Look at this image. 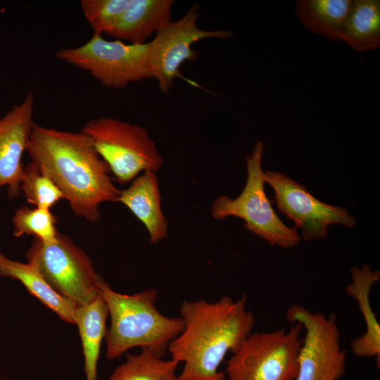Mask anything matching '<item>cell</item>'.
<instances>
[{
  "mask_svg": "<svg viewBox=\"0 0 380 380\" xmlns=\"http://www.w3.org/2000/svg\"><path fill=\"white\" fill-rule=\"evenodd\" d=\"M26 151L31 162L60 189L78 217L96 222L102 203L118 201L120 190L114 184L107 164L82 131L34 123Z\"/></svg>",
  "mask_w": 380,
  "mask_h": 380,
  "instance_id": "6da1fadb",
  "label": "cell"
},
{
  "mask_svg": "<svg viewBox=\"0 0 380 380\" xmlns=\"http://www.w3.org/2000/svg\"><path fill=\"white\" fill-rule=\"evenodd\" d=\"M243 294L234 300H184L179 312L182 331L169 344L171 359L183 363V380H224L219 370L226 355L234 353L254 327L255 319Z\"/></svg>",
  "mask_w": 380,
  "mask_h": 380,
  "instance_id": "7a4b0ae2",
  "label": "cell"
},
{
  "mask_svg": "<svg viewBox=\"0 0 380 380\" xmlns=\"http://www.w3.org/2000/svg\"><path fill=\"white\" fill-rule=\"evenodd\" d=\"M99 292L110 319L104 338L108 360L118 358L135 347L147 349L163 357L170 343L184 329L181 317H169L158 310L156 289L122 294L113 291L102 279Z\"/></svg>",
  "mask_w": 380,
  "mask_h": 380,
  "instance_id": "3957f363",
  "label": "cell"
},
{
  "mask_svg": "<svg viewBox=\"0 0 380 380\" xmlns=\"http://www.w3.org/2000/svg\"><path fill=\"white\" fill-rule=\"evenodd\" d=\"M81 131L120 184H126L141 172H157L163 160L155 142L143 127L111 117L88 121Z\"/></svg>",
  "mask_w": 380,
  "mask_h": 380,
  "instance_id": "277c9868",
  "label": "cell"
},
{
  "mask_svg": "<svg viewBox=\"0 0 380 380\" xmlns=\"http://www.w3.org/2000/svg\"><path fill=\"white\" fill-rule=\"evenodd\" d=\"M57 59L87 72L105 87L120 89L152 78L151 45L107 40L94 34L81 46L63 48Z\"/></svg>",
  "mask_w": 380,
  "mask_h": 380,
  "instance_id": "5b68a950",
  "label": "cell"
},
{
  "mask_svg": "<svg viewBox=\"0 0 380 380\" xmlns=\"http://www.w3.org/2000/svg\"><path fill=\"white\" fill-rule=\"evenodd\" d=\"M263 148V142L257 140L251 153L246 156L247 179L239 196L235 199L220 196L213 203L211 213L216 220L241 218L248 231L270 245L291 248L300 242V236L280 220L266 196L261 165Z\"/></svg>",
  "mask_w": 380,
  "mask_h": 380,
  "instance_id": "8992f818",
  "label": "cell"
},
{
  "mask_svg": "<svg viewBox=\"0 0 380 380\" xmlns=\"http://www.w3.org/2000/svg\"><path fill=\"white\" fill-rule=\"evenodd\" d=\"M251 333L232 353L224 372L227 380H294L303 326Z\"/></svg>",
  "mask_w": 380,
  "mask_h": 380,
  "instance_id": "52a82bcc",
  "label": "cell"
},
{
  "mask_svg": "<svg viewBox=\"0 0 380 380\" xmlns=\"http://www.w3.org/2000/svg\"><path fill=\"white\" fill-rule=\"evenodd\" d=\"M25 256L61 296L77 305H85L99 294L101 276L84 251L67 235L44 243L34 239Z\"/></svg>",
  "mask_w": 380,
  "mask_h": 380,
  "instance_id": "ba28073f",
  "label": "cell"
},
{
  "mask_svg": "<svg viewBox=\"0 0 380 380\" xmlns=\"http://www.w3.org/2000/svg\"><path fill=\"white\" fill-rule=\"evenodd\" d=\"M286 316L305 331L294 380H339L346 372V350L341 347L336 315L312 312L296 304L286 310Z\"/></svg>",
  "mask_w": 380,
  "mask_h": 380,
  "instance_id": "9c48e42d",
  "label": "cell"
},
{
  "mask_svg": "<svg viewBox=\"0 0 380 380\" xmlns=\"http://www.w3.org/2000/svg\"><path fill=\"white\" fill-rule=\"evenodd\" d=\"M264 179L274 190L278 210L294 222L293 228L301 230L305 240L325 237L329 226L333 224L355 227L356 218L350 215L346 208L322 202L288 175L267 170Z\"/></svg>",
  "mask_w": 380,
  "mask_h": 380,
  "instance_id": "30bf717a",
  "label": "cell"
},
{
  "mask_svg": "<svg viewBox=\"0 0 380 380\" xmlns=\"http://www.w3.org/2000/svg\"><path fill=\"white\" fill-rule=\"evenodd\" d=\"M196 6L191 7L180 19L171 21L160 30L150 42L151 45L152 78L157 80L160 90L167 93L176 78L182 77V65L196 58L192 49L194 43L208 38L227 39L228 30H203L198 26Z\"/></svg>",
  "mask_w": 380,
  "mask_h": 380,
  "instance_id": "8fae6325",
  "label": "cell"
},
{
  "mask_svg": "<svg viewBox=\"0 0 380 380\" xmlns=\"http://www.w3.org/2000/svg\"><path fill=\"white\" fill-rule=\"evenodd\" d=\"M34 94L30 91L20 103L0 115V189L6 186L11 198L20 193L24 170L22 157L34 124Z\"/></svg>",
  "mask_w": 380,
  "mask_h": 380,
  "instance_id": "7c38bea8",
  "label": "cell"
},
{
  "mask_svg": "<svg viewBox=\"0 0 380 380\" xmlns=\"http://www.w3.org/2000/svg\"><path fill=\"white\" fill-rule=\"evenodd\" d=\"M118 201L125 205L144 225L151 243L167 236L168 222L161 210L159 182L154 171H146L120 190Z\"/></svg>",
  "mask_w": 380,
  "mask_h": 380,
  "instance_id": "4fadbf2b",
  "label": "cell"
},
{
  "mask_svg": "<svg viewBox=\"0 0 380 380\" xmlns=\"http://www.w3.org/2000/svg\"><path fill=\"white\" fill-rule=\"evenodd\" d=\"M350 275L352 281L347 285L346 292L356 300L366 327L362 335L351 341L350 349L356 357H375L379 366L380 324L371 305L370 293L380 279V272L379 270H372L369 265L363 264L361 267H352Z\"/></svg>",
  "mask_w": 380,
  "mask_h": 380,
  "instance_id": "5bb4252c",
  "label": "cell"
},
{
  "mask_svg": "<svg viewBox=\"0 0 380 380\" xmlns=\"http://www.w3.org/2000/svg\"><path fill=\"white\" fill-rule=\"evenodd\" d=\"M173 4L172 0H132L108 35L129 44L146 43L171 22Z\"/></svg>",
  "mask_w": 380,
  "mask_h": 380,
  "instance_id": "9a60e30c",
  "label": "cell"
},
{
  "mask_svg": "<svg viewBox=\"0 0 380 380\" xmlns=\"http://www.w3.org/2000/svg\"><path fill=\"white\" fill-rule=\"evenodd\" d=\"M0 277L20 281L30 294L63 321L75 324L77 304L56 292L32 263L12 260L0 252Z\"/></svg>",
  "mask_w": 380,
  "mask_h": 380,
  "instance_id": "2e32d148",
  "label": "cell"
},
{
  "mask_svg": "<svg viewBox=\"0 0 380 380\" xmlns=\"http://www.w3.org/2000/svg\"><path fill=\"white\" fill-rule=\"evenodd\" d=\"M108 317V308L100 292L89 303L77 305L75 308L74 324L82 342L86 380H97V366L106 334Z\"/></svg>",
  "mask_w": 380,
  "mask_h": 380,
  "instance_id": "e0dca14e",
  "label": "cell"
},
{
  "mask_svg": "<svg viewBox=\"0 0 380 380\" xmlns=\"http://www.w3.org/2000/svg\"><path fill=\"white\" fill-rule=\"evenodd\" d=\"M353 0H298L295 13L302 25L329 40H342Z\"/></svg>",
  "mask_w": 380,
  "mask_h": 380,
  "instance_id": "ac0fdd59",
  "label": "cell"
},
{
  "mask_svg": "<svg viewBox=\"0 0 380 380\" xmlns=\"http://www.w3.org/2000/svg\"><path fill=\"white\" fill-rule=\"evenodd\" d=\"M342 40L358 52L380 46V1L353 0Z\"/></svg>",
  "mask_w": 380,
  "mask_h": 380,
  "instance_id": "d6986e66",
  "label": "cell"
},
{
  "mask_svg": "<svg viewBox=\"0 0 380 380\" xmlns=\"http://www.w3.org/2000/svg\"><path fill=\"white\" fill-rule=\"evenodd\" d=\"M178 364L141 349L138 354H125V361L115 368L107 380H183L177 373Z\"/></svg>",
  "mask_w": 380,
  "mask_h": 380,
  "instance_id": "ffe728a7",
  "label": "cell"
},
{
  "mask_svg": "<svg viewBox=\"0 0 380 380\" xmlns=\"http://www.w3.org/2000/svg\"><path fill=\"white\" fill-rule=\"evenodd\" d=\"M57 222L58 219L51 209L22 206L15 210L12 218L13 235L33 236L42 243H54L60 234Z\"/></svg>",
  "mask_w": 380,
  "mask_h": 380,
  "instance_id": "44dd1931",
  "label": "cell"
},
{
  "mask_svg": "<svg viewBox=\"0 0 380 380\" xmlns=\"http://www.w3.org/2000/svg\"><path fill=\"white\" fill-rule=\"evenodd\" d=\"M20 189L27 202L37 208L51 209L65 199L57 185L31 161L24 166Z\"/></svg>",
  "mask_w": 380,
  "mask_h": 380,
  "instance_id": "7402d4cb",
  "label": "cell"
},
{
  "mask_svg": "<svg viewBox=\"0 0 380 380\" xmlns=\"http://www.w3.org/2000/svg\"><path fill=\"white\" fill-rule=\"evenodd\" d=\"M131 2L132 0H82L80 7L93 34L108 35Z\"/></svg>",
  "mask_w": 380,
  "mask_h": 380,
  "instance_id": "603a6c76",
  "label": "cell"
},
{
  "mask_svg": "<svg viewBox=\"0 0 380 380\" xmlns=\"http://www.w3.org/2000/svg\"><path fill=\"white\" fill-rule=\"evenodd\" d=\"M0 356H1V352H0Z\"/></svg>",
  "mask_w": 380,
  "mask_h": 380,
  "instance_id": "cb8c5ba5",
  "label": "cell"
}]
</instances>
